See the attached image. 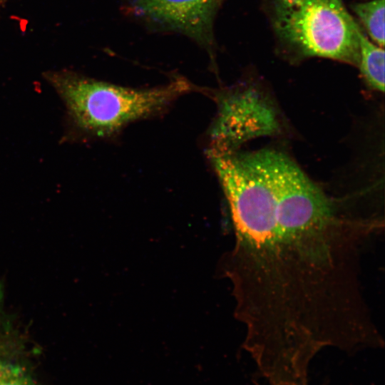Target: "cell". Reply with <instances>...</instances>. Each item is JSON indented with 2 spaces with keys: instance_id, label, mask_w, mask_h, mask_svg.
Instances as JSON below:
<instances>
[{
  "instance_id": "3",
  "label": "cell",
  "mask_w": 385,
  "mask_h": 385,
  "mask_svg": "<svg viewBox=\"0 0 385 385\" xmlns=\"http://www.w3.org/2000/svg\"><path fill=\"white\" fill-rule=\"evenodd\" d=\"M273 25L280 40L304 56L359 65L361 29L342 0H274Z\"/></svg>"
},
{
  "instance_id": "6",
  "label": "cell",
  "mask_w": 385,
  "mask_h": 385,
  "mask_svg": "<svg viewBox=\"0 0 385 385\" xmlns=\"http://www.w3.org/2000/svg\"><path fill=\"white\" fill-rule=\"evenodd\" d=\"M352 9L371 41L379 46H384V0H371L356 3Z\"/></svg>"
},
{
  "instance_id": "2",
  "label": "cell",
  "mask_w": 385,
  "mask_h": 385,
  "mask_svg": "<svg viewBox=\"0 0 385 385\" xmlns=\"http://www.w3.org/2000/svg\"><path fill=\"white\" fill-rule=\"evenodd\" d=\"M47 78L77 128L97 137L111 136L132 122L157 114L192 90L185 80L137 89L66 72L50 73Z\"/></svg>"
},
{
  "instance_id": "4",
  "label": "cell",
  "mask_w": 385,
  "mask_h": 385,
  "mask_svg": "<svg viewBox=\"0 0 385 385\" xmlns=\"http://www.w3.org/2000/svg\"><path fill=\"white\" fill-rule=\"evenodd\" d=\"M220 1L133 0L131 4L138 15L210 46L214 16Z\"/></svg>"
},
{
  "instance_id": "7",
  "label": "cell",
  "mask_w": 385,
  "mask_h": 385,
  "mask_svg": "<svg viewBox=\"0 0 385 385\" xmlns=\"http://www.w3.org/2000/svg\"><path fill=\"white\" fill-rule=\"evenodd\" d=\"M0 385H38L21 366L0 357Z\"/></svg>"
},
{
  "instance_id": "5",
  "label": "cell",
  "mask_w": 385,
  "mask_h": 385,
  "mask_svg": "<svg viewBox=\"0 0 385 385\" xmlns=\"http://www.w3.org/2000/svg\"><path fill=\"white\" fill-rule=\"evenodd\" d=\"M359 61L358 66L369 86L384 91L385 56L383 47L369 40L361 29L359 32Z\"/></svg>"
},
{
  "instance_id": "8",
  "label": "cell",
  "mask_w": 385,
  "mask_h": 385,
  "mask_svg": "<svg viewBox=\"0 0 385 385\" xmlns=\"http://www.w3.org/2000/svg\"><path fill=\"white\" fill-rule=\"evenodd\" d=\"M1 319L0 317V357L20 354L25 348L24 342L14 331L8 320Z\"/></svg>"
},
{
  "instance_id": "1",
  "label": "cell",
  "mask_w": 385,
  "mask_h": 385,
  "mask_svg": "<svg viewBox=\"0 0 385 385\" xmlns=\"http://www.w3.org/2000/svg\"><path fill=\"white\" fill-rule=\"evenodd\" d=\"M225 195L235 241L221 270L254 363L301 369L325 348L351 353L375 339L361 257L384 230V217L343 212L298 175L270 185L260 175H242Z\"/></svg>"
}]
</instances>
